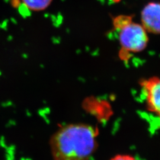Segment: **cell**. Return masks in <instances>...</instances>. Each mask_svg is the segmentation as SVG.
Returning <instances> with one entry per match:
<instances>
[{
  "label": "cell",
  "instance_id": "obj_1",
  "mask_svg": "<svg viewBox=\"0 0 160 160\" xmlns=\"http://www.w3.org/2000/svg\"><path fill=\"white\" fill-rule=\"evenodd\" d=\"M55 160H87L96 147V133L92 126L74 124L56 133L51 142Z\"/></svg>",
  "mask_w": 160,
  "mask_h": 160
},
{
  "label": "cell",
  "instance_id": "obj_2",
  "mask_svg": "<svg viewBox=\"0 0 160 160\" xmlns=\"http://www.w3.org/2000/svg\"><path fill=\"white\" fill-rule=\"evenodd\" d=\"M147 33L141 24L131 22L120 29L119 40L120 45L127 51H142L148 43Z\"/></svg>",
  "mask_w": 160,
  "mask_h": 160
},
{
  "label": "cell",
  "instance_id": "obj_3",
  "mask_svg": "<svg viewBox=\"0 0 160 160\" xmlns=\"http://www.w3.org/2000/svg\"><path fill=\"white\" fill-rule=\"evenodd\" d=\"M143 93L149 110L160 118V78H149L143 83Z\"/></svg>",
  "mask_w": 160,
  "mask_h": 160
},
{
  "label": "cell",
  "instance_id": "obj_4",
  "mask_svg": "<svg viewBox=\"0 0 160 160\" xmlns=\"http://www.w3.org/2000/svg\"><path fill=\"white\" fill-rule=\"evenodd\" d=\"M141 25L151 33L160 34V3L149 2L141 13Z\"/></svg>",
  "mask_w": 160,
  "mask_h": 160
},
{
  "label": "cell",
  "instance_id": "obj_5",
  "mask_svg": "<svg viewBox=\"0 0 160 160\" xmlns=\"http://www.w3.org/2000/svg\"><path fill=\"white\" fill-rule=\"evenodd\" d=\"M22 4L31 12H42L51 6L53 0H20Z\"/></svg>",
  "mask_w": 160,
  "mask_h": 160
},
{
  "label": "cell",
  "instance_id": "obj_6",
  "mask_svg": "<svg viewBox=\"0 0 160 160\" xmlns=\"http://www.w3.org/2000/svg\"><path fill=\"white\" fill-rule=\"evenodd\" d=\"M111 160H136L134 158L132 157L129 155H118L115 157Z\"/></svg>",
  "mask_w": 160,
  "mask_h": 160
}]
</instances>
